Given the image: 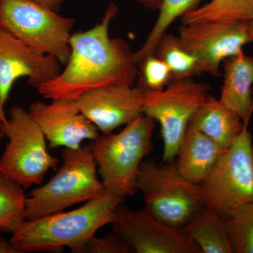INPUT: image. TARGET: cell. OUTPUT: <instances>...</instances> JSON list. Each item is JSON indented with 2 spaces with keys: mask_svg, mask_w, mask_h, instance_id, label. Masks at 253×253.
Here are the masks:
<instances>
[{
  "mask_svg": "<svg viewBox=\"0 0 253 253\" xmlns=\"http://www.w3.org/2000/svg\"><path fill=\"white\" fill-rule=\"evenodd\" d=\"M154 54L168 65L173 79L193 78L201 74L198 59L184 47L179 36L165 33L158 42Z\"/></svg>",
  "mask_w": 253,
  "mask_h": 253,
  "instance_id": "7402d4cb",
  "label": "cell"
},
{
  "mask_svg": "<svg viewBox=\"0 0 253 253\" xmlns=\"http://www.w3.org/2000/svg\"><path fill=\"white\" fill-rule=\"evenodd\" d=\"M71 251L73 253H134L129 244L114 232L104 237L91 236Z\"/></svg>",
  "mask_w": 253,
  "mask_h": 253,
  "instance_id": "d4e9b609",
  "label": "cell"
},
{
  "mask_svg": "<svg viewBox=\"0 0 253 253\" xmlns=\"http://www.w3.org/2000/svg\"><path fill=\"white\" fill-rule=\"evenodd\" d=\"M138 66L136 86L141 90H161L173 80L168 65L156 54L147 56Z\"/></svg>",
  "mask_w": 253,
  "mask_h": 253,
  "instance_id": "cb8c5ba5",
  "label": "cell"
},
{
  "mask_svg": "<svg viewBox=\"0 0 253 253\" xmlns=\"http://www.w3.org/2000/svg\"><path fill=\"white\" fill-rule=\"evenodd\" d=\"M249 34L251 42H253V20L249 22Z\"/></svg>",
  "mask_w": 253,
  "mask_h": 253,
  "instance_id": "f1b7e54d",
  "label": "cell"
},
{
  "mask_svg": "<svg viewBox=\"0 0 253 253\" xmlns=\"http://www.w3.org/2000/svg\"><path fill=\"white\" fill-rule=\"evenodd\" d=\"M144 7L151 10H159L161 5V0H135Z\"/></svg>",
  "mask_w": 253,
  "mask_h": 253,
  "instance_id": "83f0119b",
  "label": "cell"
},
{
  "mask_svg": "<svg viewBox=\"0 0 253 253\" xmlns=\"http://www.w3.org/2000/svg\"><path fill=\"white\" fill-rule=\"evenodd\" d=\"M84 116L103 134L144 115L142 92L134 85L121 84L89 91L76 100Z\"/></svg>",
  "mask_w": 253,
  "mask_h": 253,
  "instance_id": "5bb4252c",
  "label": "cell"
},
{
  "mask_svg": "<svg viewBox=\"0 0 253 253\" xmlns=\"http://www.w3.org/2000/svg\"><path fill=\"white\" fill-rule=\"evenodd\" d=\"M224 151L189 125L178 149L176 167L184 177L201 185Z\"/></svg>",
  "mask_w": 253,
  "mask_h": 253,
  "instance_id": "2e32d148",
  "label": "cell"
},
{
  "mask_svg": "<svg viewBox=\"0 0 253 253\" xmlns=\"http://www.w3.org/2000/svg\"><path fill=\"white\" fill-rule=\"evenodd\" d=\"M113 231L136 253H201L181 228L163 222L146 210L134 211L121 204L116 210Z\"/></svg>",
  "mask_w": 253,
  "mask_h": 253,
  "instance_id": "8fae6325",
  "label": "cell"
},
{
  "mask_svg": "<svg viewBox=\"0 0 253 253\" xmlns=\"http://www.w3.org/2000/svg\"><path fill=\"white\" fill-rule=\"evenodd\" d=\"M60 72L57 60L31 49L0 26V121L6 122L5 106L18 79L27 78L37 89Z\"/></svg>",
  "mask_w": 253,
  "mask_h": 253,
  "instance_id": "7c38bea8",
  "label": "cell"
},
{
  "mask_svg": "<svg viewBox=\"0 0 253 253\" xmlns=\"http://www.w3.org/2000/svg\"><path fill=\"white\" fill-rule=\"evenodd\" d=\"M252 91H253V89H252Z\"/></svg>",
  "mask_w": 253,
  "mask_h": 253,
  "instance_id": "4dcf8cb0",
  "label": "cell"
},
{
  "mask_svg": "<svg viewBox=\"0 0 253 253\" xmlns=\"http://www.w3.org/2000/svg\"><path fill=\"white\" fill-rule=\"evenodd\" d=\"M223 68L219 101L249 126L253 113V57L242 51L224 60Z\"/></svg>",
  "mask_w": 253,
  "mask_h": 253,
  "instance_id": "9a60e30c",
  "label": "cell"
},
{
  "mask_svg": "<svg viewBox=\"0 0 253 253\" xmlns=\"http://www.w3.org/2000/svg\"><path fill=\"white\" fill-rule=\"evenodd\" d=\"M28 111L51 149H80L83 141H93L99 136V129L81 112L76 100H51L50 104L36 101Z\"/></svg>",
  "mask_w": 253,
  "mask_h": 253,
  "instance_id": "4fadbf2b",
  "label": "cell"
},
{
  "mask_svg": "<svg viewBox=\"0 0 253 253\" xmlns=\"http://www.w3.org/2000/svg\"><path fill=\"white\" fill-rule=\"evenodd\" d=\"M184 230L201 253H234L225 219L207 206L195 214Z\"/></svg>",
  "mask_w": 253,
  "mask_h": 253,
  "instance_id": "ac0fdd59",
  "label": "cell"
},
{
  "mask_svg": "<svg viewBox=\"0 0 253 253\" xmlns=\"http://www.w3.org/2000/svg\"><path fill=\"white\" fill-rule=\"evenodd\" d=\"M26 201L23 186L0 172V231L12 235L27 220Z\"/></svg>",
  "mask_w": 253,
  "mask_h": 253,
  "instance_id": "ffe728a7",
  "label": "cell"
},
{
  "mask_svg": "<svg viewBox=\"0 0 253 253\" xmlns=\"http://www.w3.org/2000/svg\"><path fill=\"white\" fill-rule=\"evenodd\" d=\"M124 199L106 192L82 207L26 220L9 239L18 253L61 252L72 249L112 224L116 210Z\"/></svg>",
  "mask_w": 253,
  "mask_h": 253,
  "instance_id": "7a4b0ae2",
  "label": "cell"
},
{
  "mask_svg": "<svg viewBox=\"0 0 253 253\" xmlns=\"http://www.w3.org/2000/svg\"><path fill=\"white\" fill-rule=\"evenodd\" d=\"M4 125L5 123L0 121V142L2 139L3 136H4Z\"/></svg>",
  "mask_w": 253,
  "mask_h": 253,
  "instance_id": "f546056e",
  "label": "cell"
},
{
  "mask_svg": "<svg viewBox=\"0 0 253 253\" xmlns=\"http://www.w3.org/2000/svg\"><path fill=\"white\" fill-rule=\"evenodd\" d=\"M253 20V0H210L186 13L182 24L202 22H236Z\"/></svg>",
  "mask_w": 253,
  "mask_h": 253,
  "instance_id": "d6986e66",
  "label": "cell"
},
{
  "mask_svg": "<svg viewBox=\"0 0 253 253\" xmlns=\"http://www.w3.org/2000/svg\"><path fill=\"white\" fill-rule=\"evenodd\" d=\"M201 0H161L159 15L142 46L133 54L134 62L139 66L147 56L154 54L158 42L168 28L179 17L197 7Z\"/></svg>",
  "mask_w": 253,
  "mask_h": 253,
  "instance_id": "44dd1931",
  "label": "cell"
},
{
  "mask_svg": "<svg viewBox=\"0 0 253 253\" xmlns=\"http://www.w3.org/2000/svg\"><path fill=\"white\" fill-rule=\"evenodd\" d=\"M75 20L35 0H0V26L41 54L66 65Z\"/></svg>",
  "mask_w": 253,
  "mask_h": 253,
  "instance_id": "8992f818",
  "label": "cell"
},
{
  "mask_svg": "<svg viewBox=\"0 0 253 253\" xmlns=\"http://www.w3.org/2000/svg\"><path fill=\"white\" fill-rule=\"evenodd\" d=\"M0 253H18L11 246L9 240L7 241L0 236Z\"/></svg>",
  "mask_w": 253,
  "mask_h": 253,
  "instance_id": "4316f807",
  "label": "cell"
},
{
  "mask_svg": "<svg viewBox=\"0 0 253 253\" xmlns=\"http://www.w3.org/2000/svg\"><path fill=\"white\" fill-rule=\"evenodd\" d=\"M234 253H253V203L225 219Z\"/></svg>",
  "mask_w": 253,
  "mask_h": 253,
  "instance_id": "603a6c76",
  "label": "cell"
},
{
  "mask_svg": "<svg viewBox=\"0 0 253 253\" xmlns=\"http://www.w3.org/2000/svg\"><path fill=\"white\" fill-rule=\"evenodd\" d=\"M118 12L117 5L111 3L96 26L71 35L66 68L38 86L40 94L50 100H77L104 86L134 85L139 66L133 59L134 52L126 41L109 36L110 23Z\"/></svg>",
  "mask_w": 253,
  "mask_h": 253,
  "instance_id": "6da1fadb",
  "label": "cell"
},
{
  "mask_svg": "<svg viewBox=\"0 0 253 253\" xmlns=\"http://www.w3.org/2000/svg\"><path fill=\"white\" fill-rule=\"evenodd\" d=\"M205 206L224 219L253 203V144L249 126L201 184Z\"/></svg>",
  "mask_w": 253,
  "mask_h": 253,
  "instance_id": "52a82bcc",
  "label": "cell"
},
{
  "mask_svg": "<svg viewBox=\"0 0 253 253\" xmlns=\"http://www.w3.org/2000/svg\"><path fill=\"white\" fill-rule=\"evenodd\" d=\"M209 84L193 78L173 79L161 90H141L143 112L161 126L162 162L174 161L193 116L209 96Z\"/></svg>",
  "mask_w": 253,
  "mask_h": 253,
  "instance_id": "9c48e42d",
  "label": "cell"
},
{
  "mask_svg": "<svg viewBox=\"0 0 253 253\" xmlns=\"http://www.w3.org/2000/svg\"><path fill=\"white\" fill-rule=\"evenodd\" d=\"M156 121L142 115L117 134H102L90 147L106 192L125 199L136 194L144 158L154 150Z\"/></svg>",
  "mask_w": 253,
  "mask_h": 253,
  "instance_id": "3957f363",
  "label": "cell"
},
{
  "mask_svg": "<svg viewBox=\"0 0 253 253\" xmlns=\"http://www.w3.org/2000/svg\"><path fill=\"white\" fill-rule=\"evenodd\" d=\"M143 195L144 209L163 222L184 229L205 206L200 184L184 177L174 161L157 164L144 161L136 179Z\"/></svg>",
  "mask_w": 253,
  "mask_h": 253,
  "instance_id": "5b68a950",
  "label": "cell"
},
{
  "mask_svg": "<svg viewBox=\"0 0 253 253\" xmlns=\"http://www.w3.org/2000/svg\"><path fill=\"white\" fill-rule=\"evenodd\" d=\"M4 135L8 142L0 158V172L23 189L41 184L48 171L56 169L59 158L48 152L44 133L23 106L9 110Z\"/></svg>",
  "mask_w": 253,
  "mask_h": 253,
  "instance_id": "ba28073f",
  "label": "cell"
},
{
  "mask_svg": "<svg viewBox=\"0 0 253 253\" xmlns=\"http://www.w3.org/2000/svg\"><path fill=\"white\" fill-rule=\"evenodd\" d=\"M62 157V166L52 179L27 196V220L61 212L106 194L104 184L98 178L90 146L78 149L64 148Z\"/></svg>",
  "mask_w": 253,
  "mask_h": 253,
  "instance_id": "277c9868",
  "label": "cell"
},
{
  "mask_svg": "<svg viewBox=\"0 0 253 253\" xmlns=\"http://www.w3.org/2000/svg\"><path fill=\"white\" fill-rule=\"evenodd\" d=\"M189 126L226 150L234 144L244 124L235 113L209 95L193 116Z\"/></svg>",
  "mask_w": 253,
  "mask_h": 253,
  "instance_id": "e0dca14e",
  "label": "cell"
},
{
  "mask_svg": "<svg viewBox=\"0 0 253 253\" xmlns=\"http://www.w3.org/2000/svg\"><path fill=\"white\" fill-rule=\"evenodd\" d=\"M41 4L47 6L50 9L54 10V11H59L61 9V6L66 2L67 0H35Z\"/></svg>",
  "mask_w": 253,
  "mask_h": 253,
  "instance_id": "484cf974",
  "label": "cell"
},
{
  "mask_svg": "<svg viewBox=\"0 0 253 253\" xmlns=\"http://www.w3.org/2000/svg\"><path fill=\"white\" fill-rule=\"evenodd\" d=\"M179 38L198 59L201 74L214 77L221 76L219 68L224 60L242 52L245 44L251 42L246 21L181 24Z\"/></svg>",
  "mask_w": 253,
  "mask_h": 253,
  "instance_id": "30bf717a",
  "label": "cell"
}]
</instances>
